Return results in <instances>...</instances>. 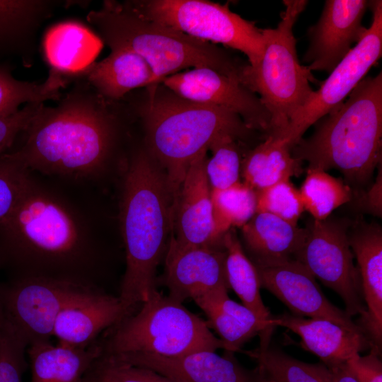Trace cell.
<instances>
[{"label": "cell", "mask_w": 382, "mask_h": 382, "mask_svg": "<svg viewBox=\"0 0 382 382\" xmlns=\"http://www.w3.org/2000/svg\"><path fill=\"white\" fill-rule=\"evenodd\" d=\"M99 247L83 214L32 176L12 213L0 222V268L11 278L43 277L102 289Z\"/></svg>", "instance_id": "cell-1"}, {"label": "cell", "mask_w": 382, "mask_h": 382, "mask_svg": "<svg viewBox=\"0 0 382 382\" xmlns=\"http://www.w3.org/2000/svg\"><path fill=\"white\" fill-rule=\"evenodd\" d=\"M55 106L42 103L8 153L30 172L74 180L98 175L118 145L122 118L118 100L99 94L74 76Z\"/></svg>", "instance_id": "cell-2"}, {"label": "cell", "mask_w": 382, "mask_h": 382, "mask_svg": "<svg viewBox=\"0 0 382 382\" xmlns=\"http://www.w3.org/2000/svg\"><path fill=\"white\" fill-rule=\"evenodd\" d=\"M126 268L119 297L139 308L157 291L156 268L173 231V202L163 170L147 151L126 166L120 206Z\"/></svg>", "instance_id": "cell-3"}, {"label": "cell", "mask_w": 382, "mask_h": 382, "mask_svg": "<svg viewBox=\"0 0 382 382\" xmlns=\"http://www.w3.org/2000/svg\"><path fill=\"white\" fill-rule=\"evenodd\" d=\"M312 135L291 149L307 168L339 170L352 189H361L381 161L382 72L365 76L348 98L314 124Z\"/></svg>", "instance_id": "cell-4"}, {"label": "cell", "mask_w": 382, "mask_h": 382, "mask_svg": "<svg viewBox=\"0 0 382 382\" xmlns=\"http://www.w3.org/2000/svg\"><path fill=\"white\" fill-rule=\"evenodd\" d=\"M146 103L139 108L148 152L163 170L173 208L191 162L218 139L237 141L255 132L226 108L183 98L160 83L148 86Z\"/></svg>", "instance_id": "cell-5"}, {"label": "cell", "mask_w": 382, "mask_h": 382, "mask_svg": "<svg viewBox=\"0 0 382 382\" xmlns=\"http://www.w3.org/2000/svg\"><path fill=\"white\" fill-rule=\"evenodd\" d=\"M86 19L110 50L126 49L143 57L153 70L155 84L190 67L212 69L241 83L248 64L212 42L146 18L125 2L105 1Z\"/></svg>", "instance_id": "cell-6"}, {"label": "cell", "mask_w": 382, "mask_h": 382, "mask_svg": "<svg viewBox=\"0 0 382 382\" xmlns=\"http://www.w3.org/2000/svg\"><path fill=\"white\" fill-rule=\"evenodd\" d=\"M98 343L100 355L110 358L132 354L175 357L202 350H226L205 320L158 291L134 313L106 330Z\"/></svg>", "instance_id": "cell-7"}, {"label": "cell", "mask_w": 382, "mask_h": 382, "mask_svg": "<svg viewBox=\"0 0 382 382\" xmlns=\"http://www.w3.org/2000/svg\"><path fill=\"white\" fill-rule=\"evenodd\" d=\"M284 9L275 28L262 29L265 39L262 59L245 66L241 83L259 98L271 117L270 136L281 138L294 116L310 100L316 81L307 66L301 65L296 52L294 25L308 4L284 0Z\"/></svg>", "instance_id": "cell-8"}, {"label": "cell", "mask_w": 382, "mask_h": 382, "mask_svg": "<svg viewBox=\"0 0 382 382\" xmlns=\"http://www.w3.org/2000/svg\"><path fill=\"white\" fill-rule=\"evenodd\" d=\"M137 12L192 37L220 43L246 55L251 66L262 59V29L232 12L227 4L204 0H143L125 2Z\"/></svg>", "instance_id": "cell-9"}, {"label": "cell", "mask_w": 382, "mask_h": 382, "mask_svg": "<svg viewBox=\"0 0 382 382\" xmlns=\"http://www.w3.org/2000/svg\"><path fill=\"white\" fill-rule=\"evenodd\" d=\"M96 289H99L57 279L11 278L0 284L1 319L28 347L49 342L60 313Z\"/></svg>", "instance_id": "cell-10"}, {"label": "cell", "mask_w": 382, "mask_h": 382, "mask_svg": "<svg viewBox=\"0 0 382 382\" xmlns=\"http://www.w3.org/2000/svg\"><path fill=\"white\" fill-rule=\"evenodd\" d=\"M352 221L331 218L313 220L303 244L295 256L316 279L335 291L345 304L346 313L362 318L366 306L357 267L349 242Z\"/></svg>", "instance_id": "cell-11"}, {"label": "cell", "mask_w": 382, "mask_h": 382, "mask_svg": "<svg viewBox=\"0 0 382 382\" xmlns=\"http://www.w3.org/2000/svg\"><path fill=\"white\" fill-rule=\"evenodd\" d=\"M372 21L361 40L314 91L308 104L290 121L281 137L291 149L304 132L342 103L382 54V1H370Z\"/></svg>", "instance_id": "cell-12"}, {"label": "cell", "mask_w": 382, "mask_h": 382, "mask_svg": "<svg viewBox=\"0 0 382 382\" xmlns=\"http://www.w3.org/2000/svg\"><path fill=\"white\" fill-rule=\"evenodd\" d=\"M160 83L177 96L235 112L251 129L271 134V117L259 96L237 80L209 68L180 71Z\"/></svg>", "instance_id": "cell-13"}, {"label": "cell", "mask_w": 382, "mask_h": 382, "mask_svg": "<svg viewBox=\"0 0 382 382\" xmlns=\"http://www.w3.org/2000/svg\"><path fill=\"white\" fill-rule=\"evenodd\" d=\"M255 266L261 287L278 298L294 315L328 320L351 331L365 333L345 311L328 301L313 275L296 260Z\"/></svg>", "instance_id": "cell-14"}, {"label": "cell", "mask_w": 382, "mask_h": 382, "mask_svg": "<svg viewBox=\"0 0 382 382\" xmlns=\"http://www.w3.org/2000/svg\"><path fill=\"white\" fill-rule=\"evenodd\" d=\"M366 0H326L318 22L308 30L310 44L303 61L312 71L329 74L366 33L362 25Z\"/></svg>", "instance_id": "cell-15"}, {"label": "cell", "mask_w": 382, "mask_h": 382, "mask_svg": "<svg viewBox=\"0 0 382 382\" xmlns=\"http://www.w3.org/2000/svg\"><path fill=\"white\" fill-rule=\"evenodd\" d=\"M207 151L190 164L175 203L170 240L180 248L224 245L215 233Z\"/></svg>", "instance_id": "cell-16"}, {"label": "cell", "mask_w": 382, "mask_h": 382, "mask_svg": "<svg viewBox=\"0 0 382 382\" xmlns=\"http://www.w3.org/2000/svg\"><path fill=\"white\" fill-rule=\"evenodd\" d=\"M164 284L170 299L183 303L206 293L229 289L224 245L180 248L169 241Z\"/></svg>", "instance_id": "cell-17"}, {"label": "cell", "mask_w": 382, "mask_h": 382, "mask_svg": "<svg viewBox=\"0 0 382 382\" xmlns=\"http://www.w3.org/2000/svg\"><path fill=\"white\" fill-rule=\"evenodd\" d=\"M202 350L175 357L152 354H132L111 359L151 369L175 382H260L256 369L243 367L227 352Z\"/></svg>", "instance_id": "cell-18"}, {"label": "cell", "mask_w": 382, "mask_h": 382, "mask_svg": "<svg viewBox=\"0 0 382 382\" xmlns=\"http://www.w3.org/2000/svg\"><path fill=\"white\" fill-rule=\"evenodd\" d=\"M119 296L93 290L66 306L59 315L53 330L58 344L87 348L108 328L134 313Z\"/></svg>", "instance_id": "cell-19"}, {"label": "cell", "mask_w": 382, "mask_h": 382, "mask_svg": "<svg viewBox=\"0 0 382 382\" xmlns=\"http://www.w3.org/2000/svg\"><path fill=\"white\" fill-rule=\"evenodd\" d=\"M349 242L357 262L365 315L357 323L375 347L382 346V229L376 223L352 221Z\"/></svg>", "instance_id": "cell-20"}, {"label": "cell", "mask_w": 382, "mask_h": 382, "mask_svg": "<svg viewBox=\"0 0 382 382\" xmlns=\"http://www.w3.org/2000/svg\"><path fill=\"white\" fill-rule=\"evenodd\" d=\"M66 0H0V60L18 59L30 67L37 53V38L43 25Z\"/></svg>", "instance_id": "cell-21"}, {"label": "cell", "mask_w": 382, "mask_h": 382, "mask_svg": "<svg viewBox=\"0 0 382 382\" xmlns=\"http://www.w3.org/2000/svg\"><path fill=\"white\" fill-rule=\"evenodd\" d=\"M273 318L276 327H284L298 335L301 347L319 357L325 366L347 362L354 354L375 347L365 333L351 331L328 320L289 313Z\"/></svg>", "instance_id": "cell-22"}, {"label": "cell", "mask_w": 382, "mask_h": 382, "mask_svg": "<svg viewBox=\"0 0 382 382\" xmlns=\"http://www.w3.org/2000/svg\"><path fill=\"white\" fill-rule=\"evenodd\" d=\"M85 79L99 94L120 100L131 91L155 84L152 69L137 53L126 49H112L108 57L93 62L74 75Z\"/></svg>", "instance_id": "cell-23"}, {"label": "cell", "mask_w": 382, "mask_h": 382, "mask_svg": "<svg viewBox=\"0 0 382 382\" xmlns=\"http://www.w3.org/2000/svg\"><path fill=\"white\" fill-rule=\"evenodd\" d=\"M193 301L204 311L212 328L225 343L227 352H240L252 337L276 328L274 318L264 320L248 308L231 300L228 290L206 293Z\"/></svg>", "instance_id": "cell-24"}, {"label": "cell", "mask_w": 382, "mask_h": 382, "mask_svg": "<svg viewBox=\"0 0 382 382\" xmlns=\"http://www.w3.org/2000/svg\"><path fill=\"white\" fill-rule=\"evenodd\" d=\"M241 228L255 265L294 259L307 235L306 228L266 212H256Z\"/></svg>", "instance_id": "cell-25"}, {"label": "cell", "mask_w": 382, "mask_h": 382, "mask_svg": "<svg viewBox=\"0 0 382 382\" xmlns=\"http://www.w3.org/2000/svg\"><path fill=\"white\" fill-rule=\"evenodd\" d=\"M30 382H83L84 376L100 354L98 340L87 348H76L50 341L29 345Z\"/></svg>", "instance_id": "cell-26"}, {"label": "cell", "mask_w": 382, "mask_h": 382, "mask_svg": "<svg viewBox=\"0 0 382 382\" xmlns=\"http://www.w3.org/2000/svg\"><path fill=\"white\" fill-rule=\"evenodd\" d=\"M101 42L83 25L66 21L47 30L43 47L50 69L71 77L94 62Z\"/></svg>", "instance_id": "cell-27"}, {"label": "cell", "mask_w": 382, "mask_h": 382, "mask_svg": "<svg viewBox=\"0 0 382 382\" xmlns=\"http://www.w3.org/2000/svg\"><path fill=\"white\" fill-rule=\"evenodd\" d=\"M301 163L293 157L284 139L268 136L249 151L242 161L243 183L255 191L263 190L299 175Z\"/></svg>", "instance_id": "cell-28"}, {"label": "cell", "mask_w": 382, "mask_h": 382, "mask_svg": "<svg viewBox=\"0 0 382 382\" xmlns=\"http://www.w3.org/2000/svg\"><path fill=\"white\" fill-rule=\"evenodd\" d=\"M226 250L225 273L229 289L259 318L270 320L273 316L264 305L260 295V279L257 269L246 255L233 228L223 237Z\"/></svg>", "instance_id": "cell-29"}, {"label": "cell", "mask_w": 382, "mask_h": 382, "mask_svg": "<svg viewBox=\"0 0 382 382\" xmlns=\"http://www.w3.org/2000/svg\"><path fill=\"white\" fill-rule=\"evenodd\" d=\"M12 70L8 62H0V118L16 112L21 105L58 101L62 96L61 89L71 83L68 77L52 69L42 83L19 80Z\"/></svg>", "instance_id": "cell-30"}, {"label": "cell", "mask_w": 382, "mask_h": 382, "mask_svg": "<svg viewBox=\"0 0 382 382\" xmlns=\"http://www.w3.org/2000/svg\"><path fill=\"white\" fill-rule=\"evenodd\" d=\"M299 190L304 211L318 221L326 219L336 209L351 202L354 194L344 180L314 168L306 169Z\"/></svg>", "instance_id": "cell-31"}, {"label": "cell", "mask_w": 382, "mask_h": 382, "mask_svg": "<svg viewBox=\"0 0 382 382\" xmlns=\"http://www.w3.org/2000/svg\"><path fill=\"white\" fill-rule=\"evenodd\" d=\"M273 331L260 334L259 347L245 352L256 360L260 382H323L312 364L297 360L270 346Z\"/></svg>", "instance_id": "cell-32"}, {"label": "cell", "mask_w": 382, "mask_h": 382, "mask_svg": "<svg viewBox=\"0 0 382 382\" xmlns=\"http://www.w3.org/2000/svg\"><path fill=\"white\" fill-rule=\"evenodd\" d=\"M211 199L219 239L229 229L243 226L257 212V192L243 182L224 190H211Z\"/></svg>", "instance_id": "cell-33"}, {"label": "cell", "mask_w": 382, "mask_h": 382, "mask_svg": "<svg viewBox=\"0 0 382 382\" xmlns=\"http://www.w3.org/2000/svg\"><path fill=\"white\" fill-rule=\"evenodd\" d=\"M209 149L205 171L211 190H224L240 183L241 154L237 140L224 137L213 142Z\"/></svg>", "instance_id": "cell-34"}, {"label": "cell", "mask_w": 382, "mask_h": 382, "mask_svg": "<svg viewBox=\"0 0 382 382\" xmlns=\"http://www.w3.org/2000/svg\"><path fill=\"white\" fill-rule=\"evenodd\" d=\"M256 192V212L269 213L298 225L304 208L299 190L290 180L280 181Z\"/></svg>", "instance_id": "cell-35"}, {"label": "cell", "mask_w": 382, "mask_h": 382, "mask_svg": "<svg viewBox=\"0 0 382 382\" xmlns=\"http://www.w3.org/2000/svg\"><path fill=\"white\" fill-rule=\"evenodd\" d=\"M83 382H175L157 372L99 355Z\"/></svg>", "instance_id": "cell-36"}, {"label": "cell", "mask_w": 382, "mask_h": 382, "mask_svg": "<svg viewBox=\"0 0 382 382\" xmlns=\"http://www.w3.org/2000/svg\"><path fill=\"white\" fill-rule=\"evenodd\" d=\"M30 173L8 152L0 155V222L16 207L31 178Z\"/></svg>", "instance_id": "cell-37"}, {"label": "cell", "mask_w": 382, "mask_h": 382, "mask_svg": "<svg viewBox=\"0 0 382 382\" xmlns=\"http://www.w3.org/2000/svg\"><path fill=\"white\" fill-rule=\"evenodd\" d=\"M28 345L2 319L0 325V382H23Z\"/></svg>", "instance_id": "cell-38"}, {"label": "cell", "mask_w": 382, "mask_h": 382, "mask_svg": "<svg viewBox=\"0 0 382 382\" xmlns=\"http://www.w3.org/2000/svg\"><path fill=\"white\" fill-rule=\"evenodd\" d=\"M42 103L28 104L16 112L0 118V155L10 151Z\"/></svg>", "instance_id": "cell-39"}, {"label": "cell", "mask_w": 382, "mask_h": 382, "mask_svg": "<svg viewBox=\"0 0 382 382\" xmlns=\"http://www.w3.org/2000/svg\"><path fill=\"white\" fill-rule=\"evenodd\" d=\"M381 352L373 347L369 354H356L347 360V364L358 382H382Z\"/></svg>", "instance_id": "cell-40"}, {"label": "cell", "mask_w": 382, "mask_h": 382, "mask_svg": "<svg viewBox=\"0 0 382 382\" xmlns=\"http://www.w3.org/2000/svg\"><path fill=\"white\" fill-rule=\"evenodd\" d=\"M381 161L378 166V173L373 184L369 187L359 199L361 209L376 216H381L382 213V173Z\"/></svg>", "instance_id": "cell-41"}, {"label": "cell", "mask_w": 382, "mask_h": 382, "mask_svg": "<svg viewBox=\"0 0 382 382\" xmlns=\"http://www.w3.org/2000/svg\"><path fill=\"white\" fill-rule=\"evenodd\" d=\"M312 365L323 382H358L347 362L333 366H325L321 362Z\"/></svg>", "instance_id": "cell-42"}, {"label": "cell", "mask_w": 382, "mask_h": 382, "mask_svg": "<svg viewBox=\"0 0 382 382\" xmlns=\"http://www.w3.org/2000/svg\"><path fill=\"white\" fill-rule=\"evenodd\" d=\"M1 312H0V325H1Z\"/></svg>", "instance_id": "cell-43"}]
</instances>
